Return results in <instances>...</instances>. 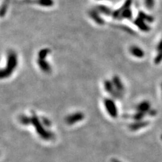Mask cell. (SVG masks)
<instances>
[{"instance_id":"1","label":"cell","mask_w":162,"mask_h":162,"mask_svg":"<svg viewBox=\"0 0 162 162\" xmlns=\"http://www.w3.org/2000/svg\"><path fill=\"white\" fill-rule=\"evenodd\" d=\"M31 118V124L35 128L36 132L39 134V136L41 138V139L45 140V141H49V140L54 139V134L52 132L48 131V130H46L45 126L43 124L41 120L39 118V117L36 115L35 112L32 113Z\"/></svg>"},{"instance_id":"2","label":"cell","mask_w":162,"mask_h":162,"mask_svg":"<svg viewBox=\"0 0 162 162\" xmlns=\"http://www.w3.org/2000/svg\"><path fill=\"white\" fill-rule=\"evenodd\" d=\"M17 65H18V57L16 53L14 52H9L7 58L6 66L1 70L0 74L1 78H6L10 76L14 70L16 68Z\"/></svg>"},{"instance_id":"3","label":"cell","mask_w":162,"mask_h":162,"mask_svg":"<svg viewBox=\"0 0 162 162\" xmlns=\"http://www.w3.org/2000/svg\"><path fill=\"white\" fill-rule=\"evenodd\" d=\"M132 0H126L125 4L123 5L122 8L118 10L113 12L112 13L113 18L118 20H122L124 18L131 19L132 18V11L130 9Z\"/></svg>"},{"instance_id":"4","label":"cell","mask_w":162,"mask_h":162,"mask_svg":"<svg viewBox=\"0 0 162 162\" xmlns=\"http://www.w3.org/2000/svg\"><path fill=\"white\" fill-rule=\"evenodd\" d=\"M104 105L108 114L113 118H117L118 112L116 105L114 101L111 99H105L104 100Z\"/></svg>"},{"instance_id":"5","label":"cell","mask_w":162,"mask_h":162,"mask_svg":"<svg viewBox=\"0 0 162 162\" xmlns=\"http://www.w3.org/2000/svg\"><path fill=\"white\" fill-rule=\"evenodd\" d=\"M104 86H105V91H107L108 93H110L113 97H114L116 99H120L122 97V93H120L119 91H118L116 89L112 81L106 80V81L104 82Z\"/></svg>"},{"instance_id":"6","label":"cell","mask_w":162,"mask_h":162,"mask_svg":"<svg viewBox=\"0 0 162 162\" xmlns=\"http://www.w3.org/2000/svg\"><path fill=\"white\" fill-rule=\"evenodd\" d=\"M84 118V115L83 112H76L72 114H70L66 118V122L68 125H73L80 121L83 120Z\"/></svg>"},{"instance_id":"7","label":"cell","mask_w":162,"mask_h":162,"mask_svg":"<svg viewBox=\"0 0 162 162\" xmlns=\"http://www.w3.org/2000/svg\"><path fill=\"white\" fill-rule=\"evenodd\" d=\"M149 124V122H147V121H136L135 122H133L130 124L129 129L132 131H137L138 130L146 127L147 126H148Z\"/></svg>"},{"instance_id":"8","label":"cell","mask_w":162,"mask_h":162,"mask_svg":"<svg viewBox=\"0 0 162 162\" xmlns=\"http://www.w3.org/2000/svg\"><path fill=\"white\" fill-rule=\"evenodd\" d=\"M37 64L39 67L40 68V69L41 70L42 72L47 74L50 73L52 72V67H51L49 63L45 61V60L38 59Z\"/></svg>"},{"instance_id":"9","label":"cell","mask_w":162,"mask_h":162,"mask_svg":"<svg viewBox=\"0 0 162 162\" xmlns=\"http://www.w3.org/2000/svg\"><path fill=\"white\" fill-rule=\"evenodd\" d=\"M134 24L140 28V29L142 31H145V32H147V31H149L151 30V28H150V26L145 23V21L139 16H138V18L135 20Z\"/></svg>"},{"instance_id":"10","label":"cell","mask_w":162,"mask_h":162,"mask_svg":"<svg viewBox=\"0 0 162 162\" xmlns=\"http://www.w3.org/2000/svg\"><path fill=\"white\" fill-rule=\"evenodd\" d=\"M112 83L114 85V87L118 91H119L120 93H123L124 91V86L122 82L121 81L120 78L117 76H114L112 78Z\"/></svg>"},{"instance_id":"11","label":"cell","mask_w":162,"mask_h":162,"mask_svg":"<svg viewBox=\"0 0 162 162\" xmlns=\"http://www.w3.org/2000/svg\"><path fill=\"white\" fill-rule=\"evenodd\" d=\"M130 52L133 56L138 58H142L145 56L144 51L138 46H132L130 49Z\"/></svg>"},{"instance_id":"12","label":"cell","mask_w":162,"mask_h":162,"mask_svg":"<svg viewBox=\"0 0 162 162\" xmlns=\"http://www.w3.org/2000/svg\"><path fill=\"white\" fill-rule=\"evenodd\" d=\"M150 108H151V105L149 101H144L140 103L137 107V112H141L142 113H146L149 112L150 111Z\"/></svg>"},{"instance_id":"13","label":"cell","mask_w":162,"mask_h":162,"mask_svg":"<svg viewBox=\"0 0 162 162\" xmlns=\"http://www.w3.org/2000/svg\"><path fill=\"white\" fill-rule=\"evenodd\" d=\"M19 121L24 126H28L31 124V118L26 115H22L19 117Z\"/></svg>"},{"instance_id":"14","label":"cell","mask_w":162,"mask_h":162,"mask_svg":"<svg viewBox=\"0 0 162 162\" xmlns=\"http://www.w3.org/2000/svg\"><path fill=\"white\" fill-rule=\"evenodd\" d=\"M138 16L140 17V18H142V19H143L145 21L149 22V23H153V20H154V18H153V17L148 15V14H147L146 13L143 12L142 11L139 12V16Z\"/></svg>"},{"instance_id":"15","label":"cell","mask_w":162,"mask_h":162,"mask_svg":"<svg viewBox=\"0 0 162 162\" xmlns=\"http://www.w3.org/2000/svg\"><path fill=\"white\" fill-rule=\"evenodd\" d=\"M51 52V50L47 48L45 49H43L39 52L38 54V59H41V60H45L46 57L47 56V55Z\"/></svg>"},{"instance_id":"16","label":"cell","mask_w":162,"mask_h":162,"mask_svg":"<svg viewBox=\"0 0 162 162\" xmlns=\"http://www.w3.org/2000/svg\"><path fill=\"white\" fill-rule=\"evenodd\" d=\"M95 11H92L91 12V16L93 18L97 23H98L99 25H102L103 24V20L101 19L100 16H98L97 13Z\"/></svg>"},{"instance_id":"17","label":"cell","mask_w":162,"mask_h":162,"mask_svg":"<svg viewBox=\"0 0 162 162\" xmlns=\"http://www.w3.org/2000/svg\"><path fill=\"white\" fill-rule=\"evenodd\" d=\"M145 115V113H142L141 112H137V113H135V114L133 116V119H134L135 121H141L143 119Z\"/></svg>"},{"instance_id":"18","label":"cell","mask_w":162,"mask_h":162,"mask_svg":"<svg viewBox=\"0 0 162 162\" xmlns=\"http://www.w3.org/2000/svg\"><path fill=\"white\" fill-rule=\"evenodd\" d=\"M145 4L147 9H153L155 5V1L154 0H145Z\"/></svg>"},{"instance_id":"19","label":"cell","mask_w":162,"mask_h":162,"mask_svg":"<svg viewBox=\"0 0 162 162\" xmlns=\"http://www.w3.org/2000/svg\"><path fill=\"white\" fill-rule=\"evenodd\" d=\"M161 61H162V50L159 51V54L155 57V60H154L155 64H159Z\"/></svg>"},{"instance_id":"20","label":"cell","mask_w":162,"mask_h":162,"mask_svg":"<svg viewBox=\"0 0 162 162\" xmlns=\"http://www.w3.org/2000/svg\"><path fill=\"white\" fill-rule=\"evenodd\" d=\"M41 120L43 124L45 126V127H51V126H52V123H51L50 120L47 118L43 117Z\"/></svg>"},{"instance_id":"21","label":"cell","mask_w":162,"mask_h":162,"mask_svg":"<svg viewBox=\"0 0 162 162\" xmlns=\"http://www.w3.org/2000/svg\"><path fill=\"white\" fill-rule=\"evenodd\" d=\"M157 50H158V52L162 50V38H161V39L160 40V41L159 42L158 46H157Z\"/></svg>"},{"instance_id":"22","label":"cell","mask_w":162,"mask_h":162,"mask_svg":"<svg viewBox=\"0 0 162 162\" xmlns=\"http://www.w3.org/2000/svg\"><path fill=\"white\" fill-rule=\"evenodd\" d=\"M112 162H121V161H119V160H118V159H112Z\"/></svg>"},{"instance_id":"23","label":"cell","mask_w":162,"mask_h":162,"mask_svg":"<svg viewBox=\"0 0 162 162\" xmlns=\"http://www.w3.org/2000/svg\"><path fill=\"white\" fill-rule=\"evenodd\" d=\"M161 87H162V84H161Z\"/></svg>"}]
</instances>
